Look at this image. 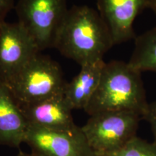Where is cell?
Masks as SVG:
<instances>
[{
  "mask_svg": "<svg viewBox=\"0 0 156 156\" xmlns=\"http://www.w3.org/2000/svg\"><path fill=\"white\" fill-rule=\"evenodd\" d=\"M114 46L112 36L98 11L86 5L69 9L54 48L80 67L103 60Z\"/></svg>",
  "mask_w": 156,
  "mask_h": 156,
  "instance_id": "cell-1",
  "label": "cell"
},
{
  "mask_svg": "<svg viewBox=\"0 0 156 156\" xmlns=\"http://www.w3.org/2000/svg\"><path fill=\"white\" fill-rule=\"evenodd\" d=\"M148 105L141 73L128 62L113 60L105 64L96 90L84 111L89 116L128 111L143 118Z\"/></svg>",
  "mask_w": 156,
  "mask_h": 156,
  "instance_id": "cell-2",
  "label": "cell"
},
{
  "mask_svg": "<svg viewBox=\"0 0 156 156\" xmlns=\"http://www.w3.org/2000/svg\"><path fill=\"white\" fill-rule=\"evenodd\" d=\"M66 83L59 64L39 53L7 85L19 104H31L64 94Z\"/></svg>",
  "mask_w": 156,
  "mask_h": 156,
  "instance_id": "cell-3",
  "label": "cell"
},
{
  "mask_svg": "<svg viewBox=\"0 0 156 156\" xmlns=\"http://www.w3.org/2000/svg\"><path fill=\"white\" fill-rule=\"evenodd\" d=\"M141 120L142 117L133 112H105L90 116L81 128L94 153L109 154L136 136Z\"/></svg>",
  "mask_w": 156,
  "mask_h": 156,
  "instance_id": "cell-4",
  "label": "cell"
},
{
  "mask_svg": "<svg viewBox=\"0 0 156 156\" xmlns=\"http://www.w3.org/2000/svg\"><path fill=\"white\" fill-rule=\"evenodd\" d=\"M18 22L30 35L40 51L54 48L69 9L67 0H18Z\"/></svg>",
  "mask_w": 156,
  "mask_h": 156,
  "instance_id": "cell-5",
  "label": "cell"
},
{
  "mask_svg": "<svg viewBox=\"0 0 156 156\" xmlns=\"http://www.w3.org/2000/svg\"><path fill=\"white\" fill-rule=\"evenodd\" d=\"M30 35L18 22L0 24V79L6 84L40 53Z\"/></svg>",
  "mask_w": 156,
  "mask_h": 156,
  "instance_id": "cell-6",
  "label": "cell"
},
{
  "mask_svg": "<svg viewBox=\"0 0 156 156\" xmlns=\"http://www.w3.org/2000/svg\"><path fill=\"white\" fill-rule=\"evenodd\" d=\"M24 143L36 156H93L82 128L72 131L48 129L28 125Z\"/></svg>",
  "mask_w": 156,
  "mask_h": 156,
  "instance_id": "cell-7",
  "label": "cell"
},
{
  "mask_svg": "<svg viewBox=\"0 0 156 156\" xmlns=\"http://www.w3.org/2000/svg\"><path fill=\"white\" fill-rule=\"evenodd\" d=\"M97 6L114 46L136 38L134 22L148 8V0H98Z\"/></svg>",
  "mask_w": 156,
  "mask_h": 156,
  "instance_id": "cell-8",
  "label": "cell"
},
{
  "mask_svg": "<svg viewBox=\"0 0 156 156\" xmlns=\"http://www.w3.org/2000/svg\"><path fill=\"white\" fill-rule=\"evenodd\" d=\"M19 105L28 125L62 131L78 127L64 94L31 104Z\"/></svg>",
  "mask_w": 156,
  "mask_h": 156,
  "instance_id": "cell-9",
  "label": "cell"
},
{
  "mask_svg": "<svg viewBox=\"0 0 156 156\" xmlns=\"http://www.w3.org/2000/svg\"><path fill=\"white\" fill-rule=\"evenodd\" d=\"M28 124L7 84L0 79V145L19 147Z\"/></svg>",
  "mask_w": 156,
  "mask_h": 156,
  "instance_id": "cell-10",
  "label": "cell"
},
{
  "mask_svg": "<svg viewBox=\"0 0 156 156\" xmlns=\"http://www.w3.org/2000/svg\"><path fill=\"white\" fill-rule=\"evenodd\" d=\"M105 62L103 60L81 67L80 72L65 85L64 95L72 109H85L96 90Z\"/></svg>",
  "mask_w": 156,
  "mask_h": 156,
  "instance_id": "cell-11",
  "label": "cell"
},
{
  "mask_svg": "<svg viewBox=\"0 0 156 156\" xmlns=\"http://www.w3.org/2000/svg\"><path fill=\"white\" fill-rule=\"evenodd\" d=\"M128 64L140 73H156V27L136 37Z\"/></svg>",
  "mask_w": 156,
  "mask_h": 156,
  "instance_id": "cell-12",
  "label": "cell"
},
{
  "mask_svg": "<svg viewBox=\"0 0 156 156\" xmlns=\"http://www.w3.org/2000/svg\"><path fill=\"white\" fill-rule=\"evenodd\" d=\"M106 155L108 156H156V145L154 142H147L136 135L121 149Z\"/></svg>",
  "mask_w": 156,
  "mask_h": 156,
  "instance_id": "cell-13",
  "label": "cell"
},
{
  "mask_svg": "<svg viewBox=\"0 0 156 156\" xmlns=\"http://www.w3.org/2000/svg\"><path fill=\"white\" fill-rule=\"evenodd\" d=\"M142 119L145 120L151 126L154 137V143L156 145V101L149 103L147 112Z\"/></svg>",
  "mask_w": 156,
  "mask_h": 156,
  "instance_id": "cell-14",
  "label": "cell"
},
{
  "mask_svg": "<svg viewBox=\"0 0 156 156\" xmlns=\"http://www.w3.org/2000/svg\"><path fill=\"white\" fill-rule=\"evenodd\" d=\"M15 7V0H0V24L5 22L7 15Z\"/></svg>",
  "mask_w": 156,
  "mask_h": 156,
  "instance_id": "cell-15",
  "label": "cell"
},
{
  "mask_svg": "<svg viewBox=\"0 0 156 156\" xmlns=\"http://www.w3.org/2000/svg\"><path fill=\"white\" fill-rule=\"evenodd\" d=\"M148 8L152 9L156 15V0H148Z\"/></svg>",
  "mask_w": 156,
  "mask_h": 156,
  "instance_id": "cell-16",
  "label": "cell"
},
{
  "mask_svg": "<svg viewBox=\"0 0 156 156\" xmlns=\"http://www.w3.org/2000/svg\"><path fill=\"white\" fill-rule=\"evenodd\" d=\"M16 156H36L34 155V154L32 153H25V152L19 151L18 153L17 154Z\"/></svg>",
  "mask_w": 156,
  "mask_h": 156,
  "instance_id": "cell-17",
  "label": "cell"
},
{
  "mask_svg": "<svg viewBox=\"0 0 156 156\" xmlns=\"http://www.w3.org/2000/svg\"><path fill=\"white\" fill-rule=\"evenodd\" d=\"M93 156H108V155H106V154H102V153H94Z\"/></svg>",
  "mask_w": 156,
  "mask_h": 156,
  "instance_id": "cell-18",
  "label": "cell"
}]
</instances>
